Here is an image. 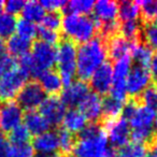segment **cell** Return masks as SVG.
Listing matches in <instances>:
<instances>
[{
    "mask_svg": "<svg viewBox=\"0 0 157 157\" xmlns=\"http://www.w3.org/2000/svg\"><path fill=\"white\" fill-rule=\"evenodd\" d=\"M73 153L76 157H114L105 129L96 123L87 125L75 141Z\"/></svg>",
    "mask_w": 157,
    "mask_h": 157,
    "instance_id": "obj_1",
    "label": "cell"
},
{
    "mask_svg": "<svg viewBox=\"0 0 157 157\" xmlns=\"http://www.w3.org/2000/svg\"><path fill=\"white\" fill-rule=\"evenodd\" d=\"M107 57V45L101 38L82 43L76 54V75L82 81L90 78L95 70L105 63Z\"/></svg>",
    "mask_w": 157,
    "mask_h": 157,
    "instance_id": "obj_2",
    "label": "cell"
},
{
    "mask_svg": "<svg viewBox=\"0 0 157 157\" xmlns=\"http://www.w3.org/2000/svg\"><path fill=\"white\" fill-rule=\"evenodd\" d=\"M61 29L68 40L82 44L94 39L98 30V24L95 18L88 15L67 13L63 17Z\"/></svg>",
    "mask_w": 157,
    "mask_h": 157,
    "instance_id": "obj_3",
    "label": "cell"
},
{
    "mask_svg": "<svg viewBox=\"0 0 157 157\" xmlns=\"http://www.w3.org/2000/svg\"><path fill=\"white\" fill-rule=\"evenodd\" d=\"M76 54L78 48L70 40H63L56 48V63L58 74L63 83L68 85L76 75Z\"/></svg>",
    "mask_w": 157,
    "mask_h": 157,
    "instance_id": "obj_4",
    "label": "cell"
},
{
    "mask_svg": "<svg viewBox=\"0 0 157 157\" xmlns=\"http://www.w3.org/2000/svg\"><path fill=\"white\" fill-rule=\"evenodd\" d=\"M29 53L33 63L31 75L38 76L44 71L51 70L56 63V48L51 44L37 41L31 46Z\"/></svg>",
    "mask_w": 157,
    "mask_h": 157,
    "instance_id": "obj_5",
    "label": "cell"
},
{
    "mask_svg": "<svg viewBox=\"0 0 157 157\" xmlns=\"http://www.w3.org/2000/svg\"><path fill=\"white\" fill-rule=\"evenodd\" d=\"M28 74L16 66L14 69L0 76V100L11 101L17 96L23 86L27 83Z\"/></svg>",
    "mask_w": 157,
    "mask_h": 157,
    "instance_id": "obj_6",
    "label": "cell"
},
{
    "mask_svg": "<svg viewBox=\"0 0 157 157\" xmlns=\"http://www.w3.org/2000/svg\"><path fill=\"white\" fill-rule=\"evenodd\" d=\"M17 101L23 110L35 111L45 99V93L38 82H27L17 94Z\"/></svg>",
    "mask_w": 157,
    "mask_h": 157,
    "instance_id": "obj_7",
    "label": "cell"
},
{
    "mask_svg": "<svg viewBox=\"0 0 157 157\" xmlns=\"http://www.w3.org/2000/svg\"><path fill=\"white\" fill-rule=\"evenodd\" d=\"M105 135H107L108 141L113 147L122 148L130 139V126L128 122L124 118H114V120H108L105 124Z\"/></svg>",
    "mask_w": 157,
    "mask_h": 157,
    "instance_id": "obj_8",
    "label": "cell"
},
{
    "mask_svg": "<svg viewBox=\"0 0 157 157\" xmlns=\"http://www.w3.org/2000/svg\"><path fill=\"white\" fill-rule=\"evenodd\" d=\"M152 75L147 68L135 66L131 68L126 78L127 94L131 97H140V95L151 85Z\"/></svg>",
    "mask_w": 157,
    "mask_h": 157,
    "instance_id": "obj_9",
    "label": "cell"
},
{
    "mask_svg": "<svg viewBox=\"0 0 157 157\" xmlns=\"http://www.w3.org/2000/svg\"><path fill=\"white\" fill-rule=\"evenodd\" d=\"M90 93V86L85 81L76 80L72 81L68 85H65V88L61 90L60 100L65 107L74 109L78 105H81Z\"/></svg>",
    "mask_w": 157,
    "mask_h": 157,
    "instance_id": "obj_10",
    "label": "cell"
},
{
    "mask_svg": "<svg viewBox=\"0 0 157 157\" xmlns=\"http://www.w3.org/2000/svg\"><path fill=\"white\" fill-rule=\"evenodd\" d=\"M24 120V110L15 101H6L0 105V126L5 131H11Z\"/></svg>",
    "mask_w": 157,
    "mask_h": 157,
    "instance_id": "obj_11",
    "label": "cell"
},
{
    "mask_svg": "<svg viewBox=\"0 0 157 157\" xmlns=\"http://www.w3.org/2000/svg\"><path fill=\"white\" fill-rule=\"evenodd\" d=\"M66 112L65 105L61 102L60 98L56 96L45 97L39 107V113L45 118L50 126H57L63 123Z\"/></svg>",
    "mask_w": 157,
    "mask_h": 157,
    "instance_id": "obj_12",
    "label": "cell"
},
{
    "mask_svg": "<svg viewBox=\"0 0 157 157\" xmlns=\"http://www.w3.org/2000/svg\"><path fill=\"white\" fill-rule=\"evenodd\" d=\"M90 87L94 90V93L105 95L110 92V88L113 83V67L110 63L105 61V63L97 68L95 72L90 78Z\"/></svg>",
    "mask_w": 157,
    "mask_h": 157,
    "instance_id": "obj_13",
    "label": "cell"
},
{
    "mask_svg": "<svg viewBox=\"0 0 157 157\" xmlns=\"http://www.w3.org/2000/svg\"><path fill=\"white\" fill-rule=\"evenodd\" d=\"M33 147L35 152L39 155L51 157L59 151L58 146V136L57 131L48 130L39 136H36L33 140Z\"/></svg>",
    "mask_w": 157,
    "mask_h": 157,
    "instance_id": "obj_14",
    "label": "cell"
},
{
    "mask_svg": "<svg viewBox=\"0 0 157 157\" xmlns=\"http://www.w3.org/2000/svg\"><path fill=\"white\" fill-rule=\"evenodd\" d=\"M93 11L98 27L100 25L110 24L116 22L118 15V3L112 0H98L95 2Z\"/></svg>",
    "mask_w": 157,
    "mask_h": 157,
    "instance_id": "obj_15",
    "label": "cell"
},
{
    "mask_svg": "<svg viewBox=\"0 0 157 157\" xmlns=\"http://www.w3.org/2000/svg\"><path fill=\"white\" fill-rule=\"evenodd\" d=\"M80 111L85 115L87 121L98 122L102 116V98L96 93H90L80 105Z\"/></svg>",
    "mask_w": 157,
    "mask_h": 157,
    "instance_id": "obj_16",
    "label": "cell"
},
{
    "mask_svg": "<svg viewBox=\"0 0 157 157\" xmlns=\"http://www.w3.org/2000/svg\"><path fill=\"white\" fill-rule=\"evenodd\" d=\"M156 117V112L145 105H137L132 116L129 118L128 124L132 129L153 128Z\"/></svg>",
    "mask_w": 157,
    "mask_h": 157,
    "instance_id": "obj_17",
    "label": "cell"
},
{
    "mask_svg": "<svg viewBox=\"0 0 157 157\" xmlns=\"http://www.w3.org/2000/svg\"><path fill=\"white\" fill-rule=\"evenodd\" d=\"M135 43L136 42L128 41L122 36L115 35L110 39H108V44H105L107 45V53L112 59L117 60L122 57L130 55Z\"/></svg>",
    "mask_w": 157,
    "mask_h": 157,
    "instance_id": "obj_18",
    "label": "cell"
},
{
    "mask_svg": "<svg viewBox=\"0 0 157 157\" xmlns=\"http://www.w3.org/2000/svg\"><path fill=\"white\" fill-rule=\"evenodd\" d=\"M38 80L41 88L44 93L48 94L50 96H55L56 94L60 93L63 90V80L57 71H54L53 69L44 71L38 76Z\"/></svg>",
    "mask_w": 157,
    "mask_h": 157,
    "instance_id": "obj_19",
    "label": "cell"
},
{
    "mask_svg": "<svg viewBox=\"0 0 157 157\" xmlns=\"http://www.w3.org/2000/svg\"><path fill=\"white\" fill-rule=\"evenodd\" d=\"M63 129L70 133H81L87 126V118L80 110L70 109L66 112L63 120Z\"/></svg>",
    "mask_w": 157,
    "mask_h": 157,
    "instance_id": "obj_20",
    "label": "cell"
},
{
    "mask_svg": "<svg viewBox=\"0 0 157 157\" xmlns=\"http://www.w3.org/2000/svg\"><path fill=\"white\" fill-rule=\"evenodd\" d=\"M24 126L27 128L30 135L39 136L45 131L50 130V124L38 111H28L24 114Z\"/></svg>",
    "mask_w": 157,
    "mask_h": 157,
    "instance_id": "obj_21",
    "label": "cell"
},
{
    "mask_svg": "<svg viewBox=\"0 0 157 157\" xmlns=\"http://www.w3.org/2000/svg\"><path fill=\"white\" fill-rule=\"evenodd\" d=\"M6 43H7V51L10 53V55L16 56L18 58L28 54L29 51L31 50V46H33L30 40L21 37L16 33L11 36Z\"/></svg>",
    "mask_w": 157,
    "mask_h": 157,
    "instance_id": "obj_22",
    "label": "cell"
},
{
    "mask_svg": "<svg viewBox=\"0 0 157 157\" xmlns=\"http://www.w3.org/2000/svg\"><path fill=\"white\" fill-rule=\"evenodd\" d=\"M21 13H22L24 20L36 24L38 22L41 23V21L43 20L44 15H45V10L43 9L40 2L31 0L28 2H25L24 8Z\"/></svg>",
    "mask_w": 157,
    "mask_h": 157,
    "instance_id": "obj_23",
    "label": "cell"
},
{
    "mask_svg": "<svg viewBox=\"0 0 157 157\" xmlns=\"http://www.w3.org/2000/svg\"><path fill=\"white\" fill-rule=\"evenodd\" d=\"M131 59L137 63V66L147 68L153 57V51L144 43H138L136 42L133 44V48L131 50Z\"/></svg>",
    "mask_w": 157,
    "mask_h": 157,
    "instance_id": "obj_24",
    "label": "cell"
},
{
    "mask_svg": "<svg viewBox=\"0 0 157 157\" xmlns=\"http://www.w3.org/2000/svg\"><path fill=\"white\" fill-rule=\"evenodd\" d=\"M113 67V81L126 82V78L132 68V59L130 55L122 57L114 63Z\"/></svg>",
    "mask_w": 157,
    "mask_h": 157,
    "instance_id": "obj_25",
    "label": "cell"
},
{
    "mask_svg": "<svg viewBox=\"0 0 157 157\" xmlns=\"http://www.w3.org/2000/svg\"><path fill=\"white\" fill-rule=\"evenodd\" d=\"M118 17L122 22L137 21L140 16V8L137 2L133 1H122L118 3Z\"/></svg>",
    "mask_w": 157,
    "mask_h": 157,
    "instance_id": "obj_26",
    "label": "cell"
},
{
    "mask_svg": "<svg viewBox=\"0 0 157 157\" xmlns=\"http://www.w3.org/2000/svg\"><path fill=\"white\" fill-rule=\"evenodd\" d=\"M118 31L121 33V36L126 40L131 42H137L142 33V28L138 20L127 21V22H123L121 24Z\"/></svg>",
    "mask_w": 157,
    "mask_h": 157,
    "instance_id": "obj_27",
    "label": "cell"
},
{
    "mask_svg": "<svg viewBox=\"0 0 157 157\" xmlns=\"http://www.w3.org/2000/svg\"><path fill=\"white\" fill-rule=\"evenodd\" d=\"M124 107V102L111 96L105 97L102 100V115L108 117L109 120L117 118L122 114V110Z\"/></svg>",
    "mask_w": 157,
    "mask_h": 157,
    "instance_id": "obj_28",
    "label": "cell"
},
{
    "mask_svg": "<svg viewBox=\"0 0 157 157\" xmlns=\"http://www.w3.org/2000/svg\"><path fill=\"white\" fill-rule=\"evenodd\" d=\"M16 23L17 20L14 15L3 11L0 12V38L9 39L13 36L16 30Z\"/></svg>",
    "mask_w": 157,
    "mask_h": 157,
    "instance_id": "obj_29",
    "label": "cell"
},
{
    "mask_svg": "<svg viewBox=\"0 0 157 157\" xmlns=\"http://www.w3.org/2000/svg\"><path fill=\"white\" fill-rule=\"evenodd\" d=\"M95 2L93 0H72L66 3L63 9L67 13L78 14V15H86L93 11Z\"/></svg>",
    "mask_w": 157,
    "mask_h": 157,
    "instance_id": "obj_30",
    "label": "cell"
},
{
    "mask_svg": "<svg viewBox=\"0 0 157 157\" xmlns=\"http://www.w3.org/2000/svg\"><path fill=\"white\" fill-rule=\"evenodd\" d=\"M57 136H58L59 151L65 155H68L71 152H73V148L76 141L74 139L73 135L70 133L69 131L65 130V129H60L59 131H57Z\"/></svg>",
    "mask_w": 157,
    "mask_h": 157,
    "instance_id": "obj_31",
    "label": "cell"
},
{
    "mask_svg": "<svg viewBox=\"0 0 157 157\" xmlns=\"http://www.w3.org/2000/svg\"><path fill=\"white\" fill-rule=\"evenodd\" d=\"M15 33L16 35L21 36L23 38H26V39L31 41L33 38L38 36V27L33 23L22 18V20L17 21V23H16Z\"/></svg>",
    "mask_w": 157,
    "mask_h": 157,
    "instance_id": "obj_32",
    "label": "cell"
},
{
    "mask_svg": "<svg viewBox=\"0 0 157 157\" xmlns=\"http://www.w3.org/2000/svg\"><path fill=\"white\" fill-rule=\"evenodd\" d=\"M142 36L144 42L151 50L157 52V25L155 23H145L142 28Z\"/></svg>",
    "mask_w": 157,
    "mask_h": 157,
    "instance_id": "obj_33",
    "label": "cell"
},
{
    "mask_svg": "<svg viewBox=\"0 0 157 157\" xmlns=\"http://www.w3.org/2000/svg\"><path fill=\"white\" fill-rule=\"evenodd\" d=\"M140 8V14L145 23H151L157 15V0H143L138 1Z\"/></svg>",
    "mask_w": 157,
    "mask_h": 157,
    "instance_id": "obj_34",
    "label": "cell"
},
{
    "mask_svg": "<svg viewBox=\"0 0 157 157\" xmlns=\"http://www.w3.org/2000/svg\"><path fill=\"white\" fill-rule=\"evenodd\" d=\"M146 153V147L144 144L141 143H136V142H131V143L126 144L123 146L118 152V157H144Z\"/></svg>",
    "mask_w": 157,
    "mask_h": 157,
    "instance_id": "obj_35",
    "label": "cell"
},
{
    "mask_svg": "<svg viewBox=\"0 0 157 157\" xmlns=\"http://www.w3.org/2000/svg\"><path fill=\"white\" fill-rule=\"evenodd\" d=\"M61 22H63V17L59 12H48L44 15L43 20L41 21V27L57 31L61 28Z\"/></svg>",
    "mask_w": 157,
    "mask_h": 157,
    "instance_id": "obj_36",
    "label": "cell"
},
{
    "mask_svg": "<svg viewBox=\"0 0 157 157\" xmlns=\"http://www.w3.org/2000/svg\"><path fill=\"white\" fill-rule=\"evenodd\" d=\"M140 98L143 105L157 111V87L156 85H150L141 95Z\"/></svg>",
    "mask_w": 157,
    "mask_h": 157,
    "instance_id": "obj_37",
    "label": "cell"
},
{
    "mask_svg": "<svg viewBox=\"0 0 157 157\" xmlns=\"http://www.w3.org/2000/svg\"><path fill=\"white\" fill-rule=\"evenodd\" d=\"M9 138L12 144H24L28 143L29 139H30V133L24 126V124H21L20 126L15 127L10 131Z\"/></svg>",
    "mask_w": 157,
    "mask_h": 157,
    "instance_id": "obj_38",
    "label": "cell"
},
{
    "mask_svg": "<svg viewBox=\"0 0 157 157\" xmlns=\"http://www.w3.org/2000/svg\"><path fill=\"white\" fill-rule=\"evenodd\" d=\"M154 129L153 128H140L132 129L130 132V139L136 143L144 144L145 142L152 141L154 139Z\"/></svg>",
    "mask_w": 157,
    "mask_h": 157,
    "instance_id": "obj_39",
    "label": "cell"
},
{
    "mask_svg": "<svg viewBox=\"0 0 157 157\" xmlns=\"http://www.w3.org/2000/svg\"><path fill=\"white\" fill-rule=\"evenodd\" d=\"M10 157H35V150L29 143L13 144L10 148Z\"/></svg>",
    "mask_w": 157,
    "mask_h": 157,
    "instance_id": "obj_40",
    "label": "cell"
},
{
    "mask_svg": "<svg viewBox=\"0 0 157 157\" xmlns=\"http://www.w3.org/2000/svg\"><path fill=\"white\" fill-rule=\"evenodd\" d=\"M38 36L40 37V41L44 42V43L51 44V45H54L56 43H58L60 37H59L58 31L50 30V29H45L43 27H40L38 28Z\"/></svg>",
    "mask_w": 157,
    "mask_h": 157,
    "instance_id": "obj_41",
    "label": "cell"
},
{
    "mask_svg": "<svg viewBox=\"0 0 157 157\" xmlns=\"http://www.w3.org/2000/svg\"><path fill=\"white\" fill-rule=\"evenodd\" d=\"M16 66L17 65H16L15 59L10 54H5L0 56V76L9 72L10 70L14 69Z\"/></svg>",
    "mask_w": 157,
    "mask_h": 157,
    "instance_id": "obj_42",
    "label": "cell"
},
{
    "mask_svg": "<svg viewBox=\"0 0 157 157\" xmlns=\"http://www.w3.org/2000/svg\"><path fill=\"white\" fill-rule=\"evenodd\" d=\"M25 2L22 0H8L3 5V9L6 10L5 12L15 16L16 14L21 13L24 8Z\"/></svg>",
    "mask_w": 157,
    "mask_h": 157,
    "instance_id": "obj_43",
    "label": "cell"
},
{
    "mask_svg": "<svg viewBox=\"0 0 157 157\" xmlns=\"http://www.w3.org/2000/svg\"><path fill=\"white\" fill-rule=\"evenodd\" d=\"M40 3L44 10H48V12H57L58 10L65 8L67 1L65 0H43Z\"/></svg>",
    "mask_w": 157,
    "mask_h": 157,
    "instance_id": "obj_44",
    "label": "cell"
},
{
    "mask_svg": "<svg viewBox=\"0 0 157 157\" xmlns=\"http://www.w3.org/2000/svg\"><path fill=\"white\" fill-rule=\"evenodd\" d=\"M11 144L7 139H0V157H10Z\"/></svg>",
    "mask_w": 157,
    "mask_h": 157,
    "instance_id": "obj_45",
    "label": "cell"
},
{
    "mask_svg": "<svg viewBox=\"0 0 157 157\" xmlns=\"http://www.w3.org/2000/svg\"><path fill=\"white\" fill-rule=\"evenodd\" d=\"M144 157H157V139L152 140L150 146L146 148V153Z\"/></svg>",
    "mask_w": 157,
    "mask_h": 157,
    "instance_id": "obj_46",
    "label": "cell"
},
{
    "mask_svg": "<svg viewBox=\"0 0 157 157\" xmlns=\"http://www.w3.org/2000/svg\"><path fill=\"white\" fill-rule=\"evenodd\" d=\"M150 72L151 75L154 76L155 78H157V52L153 55L152 60L150 63Z\"/></svg>",
    "mask_w": 157,
    "mask_h": 157,
    "instance_id": "obj_47",
    "label": "cell"
},
{
    "mask_svg": "<svg viewBox=\"0 0 157 157\" xmlns=\"http://www.w3.org/2000/svg\"><path fill=\"white\" fill-rule=\"evenodd\" d=\"M7 43H6L5 39L0 38V56L7 54Z\"/></svg>",
    "mask_w": 157,
    "mask_h": 157,
    "instance_id": "obj_48",
    "label": "cell"
},
{
    "mask_svg": "<svg viewBox=\"0 0 157 157\" xmlns=\"http://www.w3.org/2000/svg\"><path fill=\"white\" fill-rule=\"evenodd\" d=\"M3 5H5V2H3L2 0H0V12L3 10Z\"/></svg>",
    "mask_w": 157,
    "mask_h": 157,
    "instance_id": "obj_49",
    "label": "cell"
},
{
    "mask_svg": "<svg viewBox=\"0 0 157 157\" xmlns=\"http://www.w3.org/2000/svg\"><path fill=\"white\" fill-rule=\"evenodd\" d=\"M154 127L157 131V113H156V117H155V122H154Z\"/></svg>",
    "mask_w": 157,
    "mask_h": 157,
    "instance_id": "obj_50",
    "label": "cell"
},
{
    "mask_svg": "<svg viewBox=\"0 0 157 157\" xmlns=\"http://www.w3.org/2000/svg\"><path fill=\"white\" fill-rule=\"evenodd\" d=\"M2 128H1V126H0V139H1V138H2Z\"/></svg>",
    "mask_w": 157,
    "mask_h": 157,
    "instance_id": "obj_51",
    "label": "cell"
},
{
    "mask_svg": "<svg viewBox=\"0 0 157 157\" xmlns=\"http://www.w3.org/2000/svg\"><path fill=\"white\" fill-rule=\"evenodd\" d=\"M35 157H48V156H43V155H38V156H35Z\"/></svg>",
    "mask_w": 157,
    "mask_h": 157,
    "instance_id": "obj_52",
    "label": "cell"
},
{
    "mask_svg": "<svg viewBox=\"0 0 157 157\" xmlns=\"http://www.w3.org/2000/svg\"><path fill=\"white\" fill-rule=\"evenodd\" d=\"M155 22H156V23H155V24L157 25V15H156V17H155Z\"/></svg>",
    "mask_w": 157,
    "mask_h": 157,
    "instance_id": "obj_53",
    "label": "cell"
},
{
    "mask_svg": "<svg viewBox=\"0 0 157 157\" xmlns=\"http://www.w3.org/2000/svg\"><path fill=\"white\" fill-rule=\"evenodd\" d=\"M114 157H118V156H117V155H115V156H114Z\"/></svg>",
    "mask_w": 157,
    "mask_h": 157,
    "instance_id": "obj_54",
    "label": "cell"
},
{
    "mask_svg": "<svg viewBox=\"0 0 157 157\" xmlns=\"http://www.w3.org/2000/svg\"><path fill=\"white\" fill-rule=\"evenodd\" d=\"M73 157H76V156H73Z\"/></svg>",
    "mask_w": 157,
    "mask_h": 157,
    "instance_id": "obj_55",
    "label": "cell"
},
{
    "mask_svg": "<svg viewBox=\"0 0 157 157\" xmlns=\"http://www.w3.org/2000/svg\"><path fill=\"white\" fill-rule=\"evenodd\" d=\"M156 87H157V85H156Z\"/></svg>",
    "mask_w": 157,
    "mask_h": 157,
    "instance_id": "obj_56",
    "label": "cell"
}]
</instances>
